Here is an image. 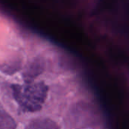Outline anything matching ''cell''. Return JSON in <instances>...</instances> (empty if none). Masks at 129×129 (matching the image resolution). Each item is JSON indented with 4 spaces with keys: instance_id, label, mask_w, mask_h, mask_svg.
I'll list each match as a JSON object with an SVG mask.
<instances>
[{
    "instance_id": "1",
    "label": "cell",
    "mask_w": 129,
    "mask_h": 129,
    "mask_svg": "<svg viewBox=\"0 0 129 129\" xmlns=\"http://www.w3.org/2000/svg\"><path fill=\"white\" fill-rule=\"evenodd\" d=\"M67 121L73 129H103L104 120L96 104L86 100L74 102L68 109Z\"/></svg>"
},
{
    "instance_id": "2",
    "label": "cell",
    "mask_w": 129,
    "mask_h": 129,
    "mask_svg": "<svg viewBox=\"0 0 129 129\" xmlns=\"http://www.w3.org/2000/svg\"><path fill=\"white\" fill-rule=\"evenodd\" d=\"M11 87L15 101L26 112L40 111L48 97L49 86L44 81L12 84Z\"/></svg>"
},
{
    "instance_id": "6",
    "label": "cell",
    "mask_w": 129,
    "mask_h": 129,
    "mask_svg": "<svg viewBox=\"0 0 129 129\" xmlns=\"http://www.w3.org/2000/svg\"><path fill=\"white\" fill-rule=\"evenodd\" d=\"M21 69V61L13 59L0 64V71L6 75H14Z\"/></svg>"
},
{
    "instance_id": "4",
    "label": "cell",
    "mask_w": 129,
    "mask_h": 129,
    "mask_svg": "<svg viewBox=\"0 0 129 129\" xmlns=\"http://www.w3.org/2000/svg\"><path fill=\"white\" fill-rule=\"evenodd\" d=\"M25 129H61L59 124L50 118H37L31 120Z\"/></svg>"
},
{
    "instance_id": "5",
    "label": "cell",
    "mask_w": 129,
    "mask_h": 129,
    "mask_svg": "<svg viewBox=\"0 0 129 129\" xmlns=\"http://www.w3.org/2000/svg\"><path fill=\"white\" fill-rule=\"evenodd\" d=\"M15 119L4 109L0 106V129H16Z\"/></svg>"
},
{
    "instance_id": "3",
    "label": "cell",
    "mask_w": 129,
    "mask_h": 129,
    "mask_svg": "<svg viewBox=\"0 0 129 129\" xmlns=\"http://www.w3.org/2000/svg\"><path fill=\"white\" fill-rule=\"evenodd\" d=\"M46 69V61L42 56H37L32 58L25 66L22 73V77L26 84L34 82V81Z\"/></svg>"
}]
</instances>
